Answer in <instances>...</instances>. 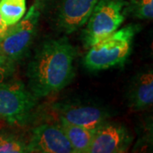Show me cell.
<instances>
[{
    "mask_svg": "<svg viewBox=\"0 0 153 153\" xmlns=\"http://www.w3.org/2000/svg\"><path fill=\"white\" fill-rule=\"evenodd\" d=\"M76 51L66 37L39 44L27 68V88L37 99L48 97L69 85L75 76Z\"/></svg>",
    "mask_w": 153,
    "mask_h": 153,
    "instance_id": "cell-1",
    "label": "cell"
},
{
    "mask_svg": "<svg viewBox=\"0 0 153 153\" xmlns=\"http://www.w3.org/2000/svg\"><path fill=\"white\" fill-rule=\"evenodd\" d=\"M141 26L130 23L117 29L88 48L83 64L88 70L98 71L125 63L131 54L134 38Z\"/></svg>",
    "mask_w": 153,
    "mask_h": 153,
    "instance_id": "cell-2",
    "label": "cell"
},
{
    "mask_svg": "<svg viewBox=\"0 0 153 153\" xmlns=\"http://www.w3.org/2000/svg\"><path fill=\"white\" fill-rule=\"evenodd\" d=\"M43 12V0H35L27 14L9 28L0 40V49L14 61H20L28 55L37 36L40 17Z\"/></svg>",
    "mask_w": 153,
    "mask_h": 153,
    "instance_id": "cell-3",
    "label": "cell"
},
{
    "mask_svg": "<svg viewBox=\"0 0 153 153\" xmlns=\"http://www.w3.org/2000/svg\"><path fill=\"white\" fill-rule=\"evenodd\" d=\"M38 99L24 82L11 79L0 83V118L11 125H25L31 119Z\"/></svg>",
    "mask_w": 153,
    "mask_h": 153,
    "instance_id": "cell-4",
    "label": "cell"
},
{
    "mask_svg": "<svg viewBox=\"0 0 153 153\" xmlns=\"http://www.w3.org/2000/svg\"><path fill=\"white\" fill-rule=\"evenodd\" d=\"M125 0H98L82 30V41L88 49L114 33L124 22Z\"/></svg>",
    "mask_w": 153,
    "mask_h": 153,
    "instance_id": "cell-5",
    "label": "cell"
},
{
    "mask_svg": "<svg viewBox=\"0 0 153 153\" xmlns=\"http://www.w3.org/2000/svg\"><path fill=\"white\" fill-rule=\"evenodd\" d=\"M98 0H51L49 16L52 27L64 34H71L87 22Z\"/></svg>",
    "mask_w": 153,
    "mask_h": 153,
    "instance_id": "cell-6",
    "label": "cell"
},
{
    "mask_svg": "<svg viewBox=\"0 0 153 153\" xmlns=\"http://www.w3.org/2000/svg\"><path fill=\"white\" fill-rule=\"evenodd\" d=\"M52 110L59 120L89 129H96L111 117L109 110L104 106L80 100L58 101L52 105Z\"/></svg>",
    "mask_w": 153,
    "mask_h": 153,
    "instance_id": "cell-7",
    "label": "cell"
},
{
    "mask_svg": "<svg viewBox=\"0 0 153 153\" xmlns=\"http://www.w3.org/2000/svg\"><path fill=\"white\" fill-rule=\"evenodd\" d=\"M134 137L125 126L106 121L95 129L88 153H123L131 146Z\"/></svg>",
    "mask_w": 153,
    "mask_h": 153,
    "instance_id": "cell-8",
    "label": "cell"
},
{
    "mask_svg": "<svg viewBox=\"0 0 153 153\" xmlns=\"http://www.w3.org/2000/svg\"><path fill=\"white\" fill-rule=\"evenodd\" d=\"M30 152L74 153L60 123L35 127L28 140Z\"/></svg>",
    "mask_w": 153,
    "mask_h": 153,
    "instance_id": "cell-9",
    "label": "cell"
},
{
    "mask_svg": "<svg viewBox=\"0 0 153 153\" xmlns=\"http://www.w3.org/2000/svg\"><path fill=\"white\" fill-rule=\"evenodd\" d=\"M128 106L142 111L153 106V66L140 71L132 77L126 92Z\"/></svg>",
    "mask_w": 153,
    "mask_h": 153,
    "instance_id": "cell-10",
    "label": "cell"
},
{
    "mask_svg": "<svg viewBox=\"0 0 153 153\" xmlns=\"http://www.w3.org/2000/svg\"><path fill=\"white\" fill-rule=\"evenodd\" d=\"M59 123L70 141L74 153H88L95 129L75 125L64 120H59Z\"/></svg>",
    "mask_w": 153,
    "mask_h": 153,
    "instance_id": "cell-11",
    "label": "cell"
},
{
    "mask_svg": "<svg viewBox=\"0 0 153 153\" xmlns=\"http://www.w3.org/2000/svg\"><path fill=\"white\" fill-rule=\"evenodd\" d=\"M26 11L27 0H0V15L9 27L19 22Z\"/></svg>",
    "mask_w": 153,
    "mask_h": 153,
    "instance_id": "cell-12",
    "label": "cell"
},
{
    "mask_svg": "<svg viewBox=\"0 0 153 153\" xmlns=\"http://www.w3.org/2000/svg\"><path fill=\"white\" fill-rule=\"evenodd\" d=\"M123 14L137 20L153 22V0H125Z\"/></svg>",
    "mask_w": 153,
    "mask_h": 153,
    "instance_id": "cell-13",
    "label": "cell"
},
{
    "mask_svg": "<svg viewBox=\"0 0 153 153\" xmlns=\"http://www.w3.org/2000/svg\"><path fill=\"white\" fill-rule=\"evenodd\" d=\"M143 116L140 126V140L137 146L153 150V106Z\"/></svg>",
    "mask_w": 153,
    "mask_h": 153,
    "instance_id": "cell-14",
    "label": "cell"
},
{
    "mask_svg": "<svg viewBox=\"0 0 153 153\" xmlns=\"http://www.w3.org/2000/svg\"><path fill=\"white\" fill-rule=\"evenodd\" d=\"M16 70V62L7 57L0 49V83L13 79Z\"/></svg>",
    "mask_w": 153,
    "mask_h": 153,
    "instance_id": "cell-15",
    "label": "cell"
},
{
    "mask_svg": "<svg viewBox=\"0 0 153 153\" xmlns=\"http://www.w3.org/2000/svg\"><path fill=\"white\" fill-rule=\"evenodd\" d=\"M9 28H10V27L6 24V22L4 21V19L2 18L1 15H0V40L3 39V38L5 36Z\"/></svg>",
    "mask_w": 153,
    "mask_h": 153,
    "instance_id": "cell-16",
    "label": "cell"
},
{
    "mask_svg": "<svg viewBox=\"0 0 153 153\" xmlns=\"http://www.w3.org/2000/svg\"><path fill=\"white\" fill-rule=\"evenodd\" d=\"M148 50H149V55L153 59V35L151 40H150V43H149V48H148Z\"/></svg>",
    "mask_w": 153,
    "mask_h": 153,
    "instance_id": "cell-17",
    "label": "cell"
}]
</instances>
